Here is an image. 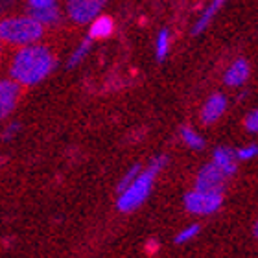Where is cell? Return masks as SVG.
<instances>
[{
    "instance_id": "cell-16",
    "label": "cell",
    "mask_w": 258,
    "mask_h": 258,
    "mask_svg": "<svg viewBox=\"0 0 258 258\" xmlns=\"http://www.w3.org/2000/svg\"><path fill=\"white\" fill-rule=\"evenodd\" d=\"M168 52H170V32L166 28L159 32L155 39V57L157 61H164L166 59Z\"/></svg>"
},
{
    "instance_id": "cell-14",
    "label": "cell",
    "mask_w": 258,
    "mask_h": 258,
    "mask_svg": "<svg viewBox=\"0 0 258 258\" xmlns=\"http://www.w3.org/2000/svg\"><path fill=\"white\" fill-rule=\"evenodd\" d=\"M91 46H92V39L91 37L83 39V41L78 44V48L72 52V55L69 57V61H67V69H76L81 61L85 59V55L91 52Z\"/></svg>"
},
{
    "instance_id": "cell-9",
    "label": "cell",
    "mask_w": 258,
    "mask_h": 258,
    "mask_svg": "<svg viewBox=\"0 0 258 258\" xmlns=\"http://www.w3.org/2000/svg\"><path fill=\"white\" fill-rule=\"evenodd\" d=\"M212 162L220 168L221 172L225 173L227 177L234 175V173H236V170H238L236 151H232L231 148H223V146L216 148L214 153H212Z\"/></svg>"
},
{
    "instance_id": "cell-8",
    "label": "cell",
    "mask_w": 258,
    "mask_h": 258,
    "mask_svg": "<svg viewBox=\"0 0 258 258\" xmlns=\"http://www.w3.org/2000/svg\"><path fill=\"white\" fill-rule=\"evenodd\" d=\"M227 109V98L223 94H212V96L205 102L203 109H201V122L207 125L214 124L221 118V114L225 113Z\"/></svg>"
},
{
    "instance_id": "cell-12",
    "label": "cell",
    "mask_w": 258,
    "mask_h": 258,
    "mask_svg": "<svg viewBox=\"0 0 258 258\" xmlns=\"http://www.w3.org/2000/svg\"><path fill=\"white\" fill-rule=\"evenodd\" d=\"M225 2H227V0H210V4L205 8V11L201 13V17L198 19V22L194 24V28H192L194 35H199L205 28L209 26L210 22H212V19L218 15V11L223 8V4H225Z\"/></svg>"
},
{
    "instance_id": "cell-11",
    "label": "cell",
    "mask_w": 258,
    "mask_h": 258,
    "mask_svg": "<svg viewBox=\"0 0 258 258\" xmlns=\"http://www.w3.org/2000/svg\"><path fill=\"white\" fill-rule=\"evenodd\" d=\"M114 30V22L111 17L107 15H100L96 17L94 21L91 22V28H89V37L92 41H100V39H107Z\"/></svg>"
},
{
    "instance_id": "cell-13",
    "label": "cell",
    "mask_w": 258,
    "mask_h": 258,
    "mask_svg": "<svg viewBox=\"0 0 258 258\" xmlns=\"http://www.w3.org/2000/svg\"><path fill=\"white\" fill-rule=\"evenodd\" d=\"M30 15L37 22H41L43 26H55L61 21V11L55 4L46 6V8H39V10H32Z\"/></svg>"
},
{
    "instance_id": "cell-6",
    "label": "cell",
    "mask_w": 258,
    "mask_h": 258,
    "mask_svg": "<svg viewBox=\"0 0 258 258\" xmlns=\"http://www.w3.org/2000/svg\"><path fill=\"white\" fill-rule=\"evenodd\" d=\"M225 179H227L225 173L221 172L214 162H209V164H205V166L198 172V175H196V183H194V188L196 190H207V192H216V190L223 192Z\"/></svg>"
},
{
    "instance_id": "cell-24",
    "label": "cell",
    "mask_w": 258,
    "mask_h": 258,
    "mask_svg": "<svg viewBox=\"0 0 258 258\" xmlns=\"http://www.w3.org/2000/svg\"><path fill=\"white\" fill-rule=\"evenodd\" d=\"M253 236L258 240V220L254 221V225H253Z\"/></svg>"
},
{
    "instance_id": "cell-21",
    "label": "cell",
    "mask_w": 258,
    "mask_h": 258,
    "mask_svg": "<svg viewBox=\"0 0 258 258\" xmlns=\"http://www.w3.org/2000/svg\"><path fill=\"white\" fill-rule=\"evenodd\" d=\"M19 129H21V124H17V122H11L8 127H6L4 135H2V139L4 140H10L11 137H15L17 133H19Z\"/></svg>"
},
{
    "instance_id": "cell-19",
    "label": "cell",
    "mask_w": 258,
    "mask_h": 258,
    "mask_svg": "<svg viewBox=\"0 0 258 258\" xmlns=\"http://www.w3.org/2000/svg\"><path fill=\"white\" fill-rule=\"evenodd\" d=\"M238 161H251V159H256L258 157V146L256 144H247L236 150Z\"/></svg>"
},
{
    "instance_id": "cell-18",
    "label": "cell",
    "mask_w": 258,
    "mask_h": 258,
    "mask_svg": "<svg viewBox=\"0 0 258 258\" xmlns=\"http://www.w3.org/2000/svg\"><path fill=\"white\" fill-rule=\"evenodd\" d=\"M199 231H201V225H199V223H192V225L184 227L183 231L177 232V236H175V243H177V245H183V243L190 242V240H194V238L198 236Z\"/></svg>"
},
{
    "instance_id": "cell-10",
    "label": "cell",
    "mask_w": 258,
    "mask_h": 258,
    "mask_svg": "<svg viewBox=\"0 0 258 258\" xmlns=\"http://www.w3.org/2000/svg\"><path fill=\"white\" fill-rule=\"evenodd\" d=\"M249 78V63L243 57H238L234 63L227 69L225 76H223V81H225L229 87H242Z\"/></svg>"
},
{
    "instance_id": "cell-15",
    "label": "cell",
    "mask_w": 258,
    "mask_h": 258,
    "mask_svg": "<svg viewBox=\"0 0 258 258\" xmlns=\"http://www.w3.org/2000/svg\"><path fill=\"white\" fill-rule=\"evenodd\" d=\"M181 139H183V142L188 146L190 150H201V148L205 146L203 137H201L196 129L190 127V125H184V127H181Z\"/></svg>"
},
{
    "instance_id": "cell-22",
    "label": "cell",
    "mask_w": 258,
    "mask_h": 258,
    "mask_svg": "<svg viewBox=\"0 0 258 258\" xmlns=\"http://www.w3.org/2000/svg\"><path fill=\"white\" fill-rule=\"evenodd\" d=\"M28 2H30V10H39V8L55 4V0H28Z\"/></svg>"
},
{
    "instance_id": "cell-4",
    "label": "cell",
    "mask_w": 258,
    "mask_h": 258,
    "mask_svg": "<svg viewBox=\"0 0 258 258\" xmlns=\"http://www.w3.org/2000/svg\"><path fill=\"white\" fill-rule=\"evenodd\" d=\"M183 205L186 212L196 216H209L214 214L223 205V192H207V190H190L184 194Z\"/></svg>"
},
{
    "instance_id": "cell-5",
    "label": "cell",
    "mask_w": 258,
    "mask_h": 258,
    "mask_svg": "<svg viewBox=\"0 0 258 258\" xmlns=\"http://www.w3.org/2000/svg\"><path fill=\"white\" fill-rule=\"evenodd\" d=\"M107 0H67V15L76 24H87L100 17Z\"/></svg>"
},
{
    "instance_id": "cell-7",
    "label": "cell",
    "mask_w": 258,
    "mask_h": 258,
    "mask_svg": "<svg viewBox=\"0 0 258 258\" xmlns=\"http://www.w3.org/2000/svg\"><path fill=\"white\" fill-rule=\"evenodd\" d=\"M21 96V83L15 80H2L0 83V114L2 118L15 111Z\"/></svg>"
},
{
    "instance_id": "cell-1",
    "label": "cell",
    "mask_w": 258,
    "mask_h": 258,
    "mask_svg": "<svg viewBox=\"0 0 258 258\" xmlns=\"http://www.w3.org/2000/svg\"><path fill=\"white\" fill-rule=\"evenodd\" d=\"M54 54L43 44L22 46L10 64L11 80L21 85H37L54 70Z\"/></svg>"
},
{
    "instance_id": "cell-3",
    "label": "cell",
    "mask_w": 258,
    "mask_h": 258,
    "mask_svg": "<svg viewBox=\"0 0 258 258\" xmlns=\"http://www.w3.org/2000/svg\"><path fill=\"white\" fill-rule=\"evenodd\" d=\"M43 24L37 22L32 15L28 17H8L0 22V37L6 43L30 46L37 44L43 37Z\"/></svg>"
},
{
    "instance_id": "cell-20",
    "label": "cell",
    "mask_w": 258,
    "mask_h": 258,
    "mask_svg": "<svg viewBox=\"0 0 258 258\" xmlns=\"http://www.w3.org/2000/svg\"><path fill=\"white\" fill-rule=\"evenodd\" d=\"M243 125H245V129H247L249 133H258V109L251 111V113L245 116Z\"/></svg>"
},
{
    "instance_id": "cell-17",
    "label": "cell",
    "mask_w": 258,
    "mask_h": 258,
    "mask_svg": "<svg viewBox=\"0 0 258 258\" xmlns=\"http://www.w3.org/2000/svg\"><path fill=\"white\" fill-rule=\"evenodd\" d=\"M140 173H142V166H140V164H133V166L129 168L127 172L124 173V177L120 179V183H118V194L124 192V190L127 188L129 184H133L135 179L139 177Z\"/></svg>"
},
{
    "instance_id": "cell-2",
    "label": "cell",
    "mask_w": 258,
    "mask_h": 258,
    "mask_svg": "<svg viewBox=\"0 0 258 258\" xmlns=\"http://www.w3.org/2000/svg\"><path fill=\"white\" fill-rule=\"evenodd\" d=\"M166 162L168 159L164 155L151 159L148 168L142 170V173L135 179V183L129 184L122 194H118L116 207H118L120 212H133V210H137L140 205L144 203L146 199H148V196H150L151 188H153V181H155L157 173L166 166Z\"/></svg>"
},
{
    "instance_id": "cell-23",
    "label": "cell",
    "mask_w": 258,
    "mask_h": 258,
    "mask_svg": "<svg viewBox=\"0 0 258 258\" xmlns=\"http://www.w3.org/2000/svg\"><path fill=\"white\" fill-rule=\"evenodd\" d=\"M157 247H159V242H157V240H148V243H146V251H148V253H155L157 251Z\"/></svg>"
}]
</instances>
